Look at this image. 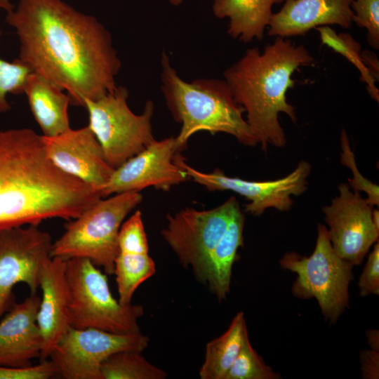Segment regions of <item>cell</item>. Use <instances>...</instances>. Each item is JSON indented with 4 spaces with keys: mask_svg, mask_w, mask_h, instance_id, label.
<instances>
[{
    "mask_svg": "<svg viewBox=\"0 0 379 379\" xmlns=\"http://www.w3.org/2000/svg\"><path fill=\"white\" fill-rule=\"evenodd\" d=\"M119 251L149 253V245L142 214L136 211L121 226L118 237Z\"/></svg>",
    "mask_w": 379,
    "mask_h": 379,
    "instance_id": "obj_30",
    "label": "cell"
},
{
    "mask_svg": "<svg viewBox=\"0 0 379 379\" xmlns=\"http://www.w3.org/2000/svg\"><path fill=\"white\" fill-rule=\"evenodd\" d=\"M358 286L361 296L379 295V243H375L369 253L363 272L359 277Z\"/></svg>",
    "mask_w": 379,
    "mask_h": 379,
    "instance_id": "obj_32",
    "label": "cell"
},
{
    "mask_svg": "<svg viewBox=\"0 0 379 379\" xmlns=\"http://www.w3.org/2000/svg\"><path fill=\"white\" fill-rule=\"evenodd\" d=\"M155 272V263L149 253L119 251L114 261V274L119 302L122 305L131 303L136 289Z\"/></svg>",
    "mask_w": 379,
    "mask_h": 379,
    "instance_id": "obj_23",
    "label": "cell"
},
{
    "mask_svg": "<svg viewBox=\"0 0 379 379\" xmlns=\"http://www.w3.org/2000/svg\"><path fill=\"white\" fill-rule=\"evenodd\" d=\"M361 57L365 65L369 70L371 75L373 77L375 81H378L379 63L376 55L371 51L366 50L361 52Z\"/></svg>",
    "mask_w": 379,
    "mask_h": 379,
    "instance_id": "obj_34",
    "label": "cell"
},
{
    "mask_svg": "<svg viewBox=\"0 0 379 379\" xmlns=\"http://www.w3.org/2000/svg\"><path fill=\"white\" fill-rule=\"evenodd\" d=\"M280 374L264 362L253 348L248 335L224 379H280Z\"/></svg>",
    "mask_w": 379,
    "mask_h": 379,
    "instance_id": "obj_26",
    "label": "cell"
},
{
    "mask_svg": "<svg viewBox=\"0 0 379 379\" xmlns=\"http://www.w3.org/2000/svg\"><path fill=\"white\" fill-rule=\"evenodd\" d=\"M361 375L365 379L379 378V350L370 348L360 353Z\"/></svg>",
    "mask_w": 379,
    "mask_h": 379,
    "instance_id": "obj_33",
    "label": "cell"
},
{
    "mask_svg": "<svg viewBox=\"0 0 379 379\" xmlns=\"http://www.w3.org/2000/svg\"><path fill=\"white\" fill-rule=\"evenodd\" d=\"M140 192H128L100 199L65 225L52 244L51 257L86 258L107 274H114L118 237L126 216L142 201Z\"/></svg>",
    "mask_w": 379,
    "mask_h": 379,
    "instance_id": "obj_5",
    "label": "cell"
},
{
    "mask_svg": "<svg viewBox=\"0 0 379 379\" xmlns=\"http://www.w3.org/2000/svg\"><path fill=\"white\" fill-rule=\"evenodd\" d=\"M175 162L185 170L190 179L208 190L232 191L245 197L248 201L245 205V212L255 216L271 208L280 211H290L293 204L291 196H300L307 190V178L311 172L310 163L301 161L284 178L252 181L227 176L219 168L210 173L199 171L188 165L179 153Z\"/></svg>",
    "mask_w": 379,
    "mask_h": 379,
    "instance_id": "obj_11",
    "label": "cell"
},
{
    "mask_svg": "<svg viewBox=\"0 0 379 379\" xmlns=\"http://www.w3.org/2000/svg\"><path fill=\"white\" fill-rule=\"evenodd\" d=\"M161 65L162 93L173 119L181 124L175 137L180 150L199 131L230 134L246 146L258 144L244 117L243 107L225 80L199 79L187 82L171 65L165 52Z\"/></svg>",
    "mask_w": 379,
    "mask_h": 379,
    "instance_id": "obj_4",
    "label": "cell"
},
{
    "mask_svg": "<svg viewBox=\"0 0 379 379\" xmlns=\"http://www.w3.org/2000/svg\"><path fill=\"white\" fill-rule=\"evenodd\" d=\"M180 149L175 137L154 140L144 149L114 168L109 180L100 189L101 197L138 192L153 187L168 191L189 178L175 162Z\"/></svg>",
    "mask_w": 379,
    "mask_h": 379,
    "instance_id": "obj_14",
    "label": "cell"
},
{
    "mask_svg": "<svg viewBox=\"0 0 379 379\" xmlns=\"http://www.w3.org/2000/svg\"><path fill=\"white\" fill-rule=\"evenodd\" d=\"M128 91L117 86L96 100L84 101L88 114V126L114 168L144 149L155 139L152 119L154 104L148 100L142 112L136 114L128 105Z\"/></svg>",
    "mask_w": 379,
    "mask_h": 379,
    "instance_id": "obj_8",
    "label": "cell"
},
{
    "mask_svg": "<svg viewBox=\"0 0 379 379\" xmlns=\"http://www.w3.org/2000/svg\"><path fill=\"white\" fill-rule=\"evenodd\" d=\"M352 0H285L273 13L268 35L287 38L304 36L312 29L337 25L348 29L352 23Z\"/></svg>",
    "mask_w": 379,
    "mask_h": 379,
    "instance_id": "obj_18",
    "label": "cell"
},
{
    "mask_svg": "<svg viewBox=\"0 0 379 379\" xmlns=\"http://www.w3.org/2000/svg\"><path fill=\"white\" fill-rule=\"evenodd\" d=\"M13 8V4L9 0H0V8L4 9L6 13L10 11Z\"/></svg>",
    "mask_w": 379,
    "mask_h": 379,
    "instance_id": "obj_36",
    "label": "cell"
},
{
    "mask_svg": "<svg viewBox=\"0 0 379 379\" xmlns=\"http://www.w3.org/2000/svg\"><path fill=\"white\" fill-rule=\"evenodd\" d=\"M140 352L124 350L108 357L101 365L102 379H164L167 373L147 361Z\"/></svg>",
    "mask_w": 379,
    "mask_h": 379,
    "instance_id": "obj_24",
    "label": "cell"
},
{
    "mask_svg": "<svg viewBox=\"0 0 379 379\" xmlns=\"http://www.w3.org/2000/svg\"><path fill=\"white\" fill-rule=\"evenodd\" d=\"M235 197L211 209L183 208L167 215L166 226L161 233L180 263L190 267L203 283L210 254L225 234L229 222L239 208Z\"/></svg>",
    "mask_w": 379,
    "mask_h": 379,
    "instance_id": "obj_9",
    "label": "cell"
},
{
    "mask_svg": "<svg viewBox=\"0 0 379 379\" xmlns=\"http://www.w3.org/2000/svg\"><path fill=\"white\" fill-rule=\"evenodd\" d=\"M372 219L375 228L379 230V211L378 209L373 208Z\"/></svg>",
    "mask_w": 379,
    "mask_h": 379,
    "instance_id": "obj_37",
    "label": "cell"
},
{
    "mask_svg": "<svg viewBox=\"0 0 379 379\" xmlns=\"http://www.w3.org/2000/svg\"><path fill=\"white\" fill-rule=\"evenodd\" d=\"M285 0H215L214 15L230 21L227 32L233 39L244 43L260 40L268 27L273 5Z\"/></svg>",
    "mask_w": 379,
    "mask_h": 379,
    "instance_id": "obj_20",
    "label": "cell"
},
{
    "mask_svg": "<svg viewBox=\"0 0 379 379\" xmlns=\"http://www.w3.org/2000/svg\"><path fill=\"white\" fill-rule=\"evenodd\" d=\"M42 140L46 155L55 166L100 193L114 168L107 161L101 145L88 126L69 128L55 136L42 135Z\"/></svg>",
    "mask_w": 379,
    "mask_h": 379,
    "instance_id": "obj_15",
    "label": "cell"
},
{
    "mask_svg": "<svg viewBox=\"0 0 379 379\" xmlns=\"http://www.w3.org/2000/svg\"><path fill=\"white\" fill-rule=\"evenodd\" d=\"M315 29L319 33L321 44L342 55L356 67L360 72V79L366 84L370 95L378 102L379 91L375 86L376 81L363 61L361 44L350 34H338L329 26L318 27Z\"/></svg>",
    "mask_w": 379,
    "mask_h": 379,
    "instance_id": "obj_25",
    "label": "cell"
},
{
    "mask_svg": "<svg viewBox=\"0 0 379 379\" xmlns=\"http://www.w3.org/2000/svg\"><path fill=\"white\" fill-rule=\"evenodd\" d=\"M69 288V322L74 328H98L112 333H140L138 320L144 314L140 305H122L109 289L107 276L91 260L66 261Z\"/></svg>",
    "mask_w": 379,
    "mask_h": 379,
    "instance_id": "obj_6",
    "label": "cell"
},
{
    "mask_svg": "<svg viewBox=\"0 0 379 379\" xmlns=\"http://www.w3.org/2000/svg\"><path fill=\"white\" fill-rule=\"evenodd\" d=\"M101 198L52 163L42 135L28 128L0 131V232L49 218L74 219Z\"/></svg>",
    "mask_w": 379,
    "mask_h": 379,
    "instance_id": "obj_2",
    "label": "cell"
},
{
    "mask_svg": "<svg viewBox=\"0 0 379 379\" xmlns=\"http://www.w3.org/2000/svg\"><path fill=\"white\" fill-rule=\"evenodd\" d=\"M40 301L36 293H30L0 319V366H28L40 357L43 339L36 321Z\"/></svg>",
    "mask_w": 379,
    "mask_h": 379,
    "instance_id": "obj_17",
    "label": "cell"
},
{
    "mask_svg": "<svg viewBox=\"0 0 379 379\" xmlns=\"http://www.w3.org/2000/svg\"><path fill=\"white\" fill-rule=\"evenodd\" d=\"M55 375H58V371L51 359L41 361L37 365L0 366V379H49Z\"/></svg>",
    "mask_w": 379,
    "mask_h": 379,
    "instance_id": "obj_31",
    "label": "cell"
},
{
    "mask_svg": "<svg viewBox=\"0 0 379 379\" xmlns=\"http://www.w3.org/2000/svg\"><path fill=\"white\" fill-rule=\"evenodd\" d=\"M52 244L50 234L39 225L0 232V319L15 302V285L24 283L31 293H36L41 269L51 257Z\"/></svg>",
    "mask_w": 379,
    "mask_h": 379,
    "instance_id": "obj_12",
    "label": "cell"
},
{
    "mask_svg": "<svg viewBox=\"0 0 379 379\" xmlns=\"http://www.w3.org/2000/svg\"><path fill=\"white\" fill-rule=\"evenodd\" d=\"M66 261L62 258L51 257L41 271L39 288L42 297L36 317L43 339L41 361L49 358L57 343L71 327Z\"/></svg>",
    "mask_w": 379,
    "mask_h": 379,
    "instance_id": "obj_16",
    "label": "cell"
},
{
    "mask_svg": "<svg viewBox=\"0 0 379 379\" xmlns=\"http://www.w3.org/2000/svg\"><path fill=\"white\" fill-rule=\"evenodd\" d=\"M341 154L340 162L350 168L353 177L348 179L350 188L357 192H364L366 194V201L371 206H379V187L369 180L365 178L359 172L355 161L354 154L352 152L347 132L343 129L340 135Z\"/></svg>",
    "mask_w": 379,
    "mask_h": 379,
    "instance_id": "obj_28",
    "label": "cell"
},
{
    "mask_svg": "<svg viewBox=\"0 0 379 379\" xmlns=\"http://www.w3.org/2000/svg\"><path fill=\"white\" fill-rule=\"evenodd\" d=\"M1 36L0 31V38ZM31 72L29 68L18 58L9 62L0 57V114L11 109L7 100L8 94L24 93L27 79Z\"/></svg>",
    "mask_w": 379,
    "mask_h": 379,
    "instance_id": "obj_27",
    "label": "cell"
},
{
    "mask_svg": "<svg viewBox=\"0 0 379 379\" xmlns=\"http://www.w3.org/2000/svg\"><path fill=\"white\" fill-rule=\"evenodd\" d=\"M244 214L239 207L206 262L203 283L219 300H225L230 291L232 265L239 248L244 244Z\"/></svg>",
    "mask_w": 379,
    "mask_h": 379,
    "instance_id": "obj_21",
    "label": "cell"
},
{
    "mask_svg": "<svg viewBox=\"0 0 379 379\" xmlns=\"http://www.w3.org/2000/svg\"><path fill=\"white\" fill-rule=\"evenodd\" d=\"M149 338L140 333L121 334L98 328L70 327L49 358L65 379H102L101 365L111 354L124 350L142 352Z\"/></svg>",
    "mask_w": 379,
    "mask_h": 379,
    "instance_id": "obj_10",
    "label": "cell"
},
{
    "mask_svg": "<svg viewBox=\"0 0 379 379\" xmlns=\"http://www.w3.org/2000/svg\"><path fill=\"white\" fill-rule=\"evenodd\" d=\"M169 1L173 5L178 6L179 4H181L182 0H169Z\"/></svg>",
    "mask_w": 379,
    "mask_h": 379,
    "instance_id": "obj_38",
    "label": "cell"
},
{
    "mask_svg": "<svg viewBox=\"0 0 379 379\" xmlns=\"http://www.w3.org/2000/svg\"><path fill=\"white\" fill-rule=\"evenodd\" d=\"M247 335L244 314L239 312L222 335L206 344L204 361L199 370L200 378L224 379Z\"/></svg>",
    "mask_w": 379,
    "mask_h": 379,
    "instance_id": "obj_22",
    "label": "cell"
},
{
    "mask_svg": "<svg viewBox=\"0 0 379 379\" xmlns=\"http://www.w3.org/2000/svg\"><path fill=\"white\" fill-rule=\"evenodd\" d=\"M314 62V58L303 46L278 36L262 52L257 47L248 48L225 70L224 80L246 113V120L262 150L269 145H286L279 114H286L296 123L295 108L287 102L286 93L295 85L293 73Z\"/></svg>",
    "mask_w": 379,
    "mask_h": 379,
    "instance_id": "obj_3",
    "label": "cell"
},
{
    "mask_svg": "<svg viewBox=\"0 0 379 379\" xmlns=\"http://www.w3.org/2000/svg\"><path fill=\"white\" fill-rule=\"evenodd\" d=\"M279 265L297 274L292 294L299 299L315 298L330 324H335L349 307L353 265L335 253L325 225L318 224L316 245L309 257L286 253Z\"/></svg>",
    "mask_w": 379,
    "mask_h": 379,
    "instance_id": "obj_7",
    "label": "cell"
},
{
    "mask_svg": "<svg viewBox=\"0 0 379 379\" xmlns=\"http://www.w3.org/2000/svg\"><path fill=\"white\" fill-rule=\"evenodd\" d=\"M42 77L31 72L24 89L30 110L44 136L60 135L70 128L67 93Z\"/></svg>",
    "mask_w": 379,
    "mask_h": 379,
    "instance_id": "obj_19",
    "label": "cell"
},
{
    "mask_svg": "<svg viewBox=\"0 0 379 379\" xmlns=\"http://www.w3.org/2000/svg\"><path fill=\"white\" fill-rule=\"evenodd\" d=\"M368 343L370 348L379 350V332L378 330L372 329L366 332Z\"/></svg>",
    "mask_w": 379,
    "mask_h": 379,
    "instance_id": "obj_35",
    "label": "cell"
},
{
    "mask_svg": "<svg viewBox=\"0 0 379 379\" xmlns=\"http://www.w3.org/2000/svg\"><path fill=\"white\" fill-rule=\"evenodd\" d=\"M352 22L367 31V39L373 48L379 49V0H352Z\"/></svg>",
    "mask_w": 379,
    "mask_h": 379,
    "instance_id": "obj_29",
    "label": "cell"
},
{
    "mask_svg": "<svg viewBox=\"0 0 379 379\" xmlns=\"http://www.w3.org/2000/svg\"><path fill=\"white\" fill-rule=\"evenodd\" d=\"M20 43L18 59L84 107L117 87L121 63L109 32L63 0H19L6 13Z\"/></svg>",
    "mask_w": 379,
    "mask_h": 379,
    "instance_id": "obj_1",
    "label": "cell"
},
{
    "mask_svg": "<svg viewBox=\"0 0 379 379\" xmlns=\"http://www.w3.org/2000/svg\"><path fill=\"white\" fill-rule=\"evenodd\" d=\"M338 190L339 194L322 208L328 236L339 257L359 265L378 241L379 230L372 219L373 206L347 183H340Z\"/></svg>",
    "mask_w": 379,
    "mask_h": 379,
    "instance_id": "obj_13",
    "label": "cell"
}]
</instances>
